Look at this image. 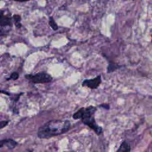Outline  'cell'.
<instances>
[{
    "mask_svg": "<svg viewBox=\"0 0 152 152\" xmlns=\"http://www.w3.org/2000/svg\"><path fill=\"white\" fill-rule=\"evenodd\" d=\"M70 122L67 120H52L40 126L37 131L40 138H48L67 132L70 128Z\"/></svg>",
    "mask_w": 152,
    "mask_h": 152,
    "instance_id": "6da1fadb",
    "label": "cell"
},
{
    "mask_svg": "<svg viewBox=\"0 0 152 152\" xmlns=\"http://www.w3.org/2000/svg\"><path fill=\"white\" fill-rule=\"evenodd\" d=\"M97 108L94 106H89L87 107H81L72 115L74 119H81L84 124L93 129L96 134L100 135L103 131L102 127L99 126L96 122L94 113Z\"/></svg>",
    "mask_w": 152,
    "mask_h": 152,
    "instance_id": "7a4b0ae2",
    "label": "cell"
},
{
    "mask_svg": "<svg viewBox=\"0 0 152 152\" xmlns=\"http://www.w3.org/2000/svg\"><path fill=\"white\" fill-rule=\"evenodd\" d=\"M26 78L34 83H46L52 80V77L46 72H40L36 74L26 75Z\"/></svg>",
    "mask_w": 152,
    "mask_h": 152,
    "instance_id": "3957f363",
    "label": "cell"
},
{
    "mask_svg": "<svg viewBox=\"0 0 152 152\" xmlns=\"http://www.w3.org/2000/svg\"><path fill=\"white\" fill-rule=\"evenodd\" d=\"M102 83L101 75H98L93 79L85 80L82 83L83 87H87L91 89L97 88Z\"/></svg>",
    "mask_w": 152,
    "mask_h": 152,
    "instance_id": "277c9868",
    "label": "cell"
},
{
    "mask_svg": "<svg viewBox=\"0 0 152 152\" xmlns=\"http://www.w3.org/2000/svg\"><path fill=\"white\" fill-rule=\"evenodd\" d=\"M17 145V142L12 139H5L0 140V148L6 145L8 148L12 149Z\"/></svg>",
    "mask_w": 152,
    "mask_h": 152,
    "instance_id": "5b68a950",
    "label": "cell"
},
{
    "mask_svg": "<svg viewBox=\"0 0 152 152\" xmlns=\"http://www.w3.org/2000/svg\"><path fill=\"white\" fill-rule=\"evenodd\" d=\"M11 24V18L0 14V26H6Z\"/></svg>",
    "mask_w": 152,
    "mask_h": 152,
    "instance_id": "8992f818",
    "label": "cell"
},
{
    "mask_svg": "<svg viewBox=\"0 0 152 152\" xmlns=\"http://www.w3.org/2000/svg\"><path fill=\"white\" fill-rule=\"evenodd\" d=\"M130 151V146L128 142L126 141L122 142L120 147L116 151V152H129Z\"/></svg>",
    "mask_w": 152,
    "mask_h": 152,
    "instance_id": "52a82bcc",
    "label": "cell"
},
{
    "mask_svg": "<svg viewBox=\"0 0 152 152\" xmlns=\"http://www.w3.org/2000/svg\"><path fill=\"white\" fill-rule=\"evenodd\" d=\"M121 66L118 65V64H113V63H110L109 64L108 66H107V72L109 73V72H113L114 71H115L116 69H118L119 68H120Z\"/></svg>",
    "mask_w": 152,
    "mask_h": 152,
    "instance_id": "ba28073f",
    "label": "cell"
},
{
    "mask_svg": "<svg viewBox=\"0 0 152 152\" xmlns=\"http://www.w3.org/2000/svg\"><path fill=\"white\" fill-rule=\"evenodd\" d=\"M49 24L50 25V26L52 27V28L53 30H56L58 28V26L56 24V22L54 21L53 18L52 17H50L49 18Z\"/></svg>",
    "mask_w": 152,
    "mask_h": 152,
    "instance_id": "9c48e42d",
    "label": "cell"
},
{
    "mask_svg": "<svg viewBox=\"0 0 152 152\" xmlns=\"http://www.w3.org/2000/svg\"><path fill=\"white\" fill-rule=\"evenodd\" d=\"M19 77V75L17 72H12L11 75H10V77L8 79V80H17L18 78Z\"/></svg>",
    "mask_w": 152,
    "mask_h": 152,
    "instance_id": "30bf717a",
    "label": "cell"
},
{
    "mask_svg": "<svg viewBox=\"0 0 152 152\" xmlns=\"http://www.w3.org/2000/svg\"><path fill=\"white\" fill-rule=\"evenodd\" d=\"M8 123V121H0V128H2L5 127Z\"/></svg>",
    "mask_w": 152,
    "mask_h": 152,
    "instance_id": "8fae6325",
    "label": "cell"
},
{
    "mask_svg": "<svg viewBox=\"0 0 152 152\" xmlns=\"http://www.w3.org/2000/svg\"><path fill=\"white\" fill-rule=\"evenodd\" d=\"M13 18H14V20L15 21L16 23H20V20H21V17H20V15L16 14V15H14L13 16Z\"/></svg>",
    "mask_w": 152,
    "mask_h": 152,
    "instance_id": "7c38bea8",
    "label": "cell"
},
{
    "mask_svg": "<svg viewBox=\"0 0 152 152\" xmlns=\"http://www.w3.org/2000/svg\"><path fill=\"white\" fill-rule=\"evenodd\" d=\"M100 107H102L105 108L106 109H109V106L108 104H101L100 105Z\"/></svg>",
    "mask_w": 152,
    "mask_h": 152,
    "instance_id": "4fadbf2b",
    "label": "cell"
},
{
    "mask_svg": "<svg viewBox=\"0 0 152 152\" xmlns=\"http://www.w3.org/2000/svg\"><path fill=\"white\" fill-rule=\"evenodd\" d=\"M15 26L17 27V28H20L21 27V24H20V23H15Z\"/></svg>",
    "mask_w": 152,
    "mask_h": 152,
    "instance_id": "5bb4252c",
    "label": "cell"
},
{
    "mask_svg": "<svg viewBox=\"0 0 152 152\" xmlns=\"http://www.w3.org/2000/svg\"><path fill=\"white\" fill-rule=\"evenodd\" d=\"M0 93H7V94H8V93H6L5 91H1V90H0Z\"/></svg>",
    "mask_w": 152,
    "mask_h": 152,
    "instance_id": "9a60e30c",
    "label": "cell"
},
{
    "mask_svg": "<svg viewBox=\"0 0 152 152\" xmlns=\"http://www.w3.org/2000/svg\"><path fill=\"white\" fill-rule=\"evenodd\" d=\"M151 42H152V40H151Z\"/></svg>",
    "mask_w": 152,
    "mask_h": 152,
    "instance_id": "2e32d148",
    "label": "cell"
}]
</instances>
